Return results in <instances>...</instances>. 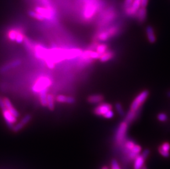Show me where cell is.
<instances>
[{
  "instance_id": "obj_1",
  "label": "cell",
  "mask_w": 170,
  "mask_h": 169,
  "mask_svg": "<svg viewBox=\"0 0 170 169\" xmlns=\"http://www.w3.org/2000/svg\"><path fill=\"white\" fill-rule=\"evenodd\" d=\"M149 94V92L147 90L143 91L140 93H139L138 95L136 96V98H134V100H133L132 103L130 105V111H138L140 108L148 97Z\"/></svg>"
},
{
  "instance_id": "obj_2",
  "label": "cell",
  "mask_w": 170,
  "mask_h": 169,
  "mask_svg": "<svg viewBox=\"0 0 170 169\" xmlns=\"http://www.w3.org/2000/svg\"><path fill=\"white\" fill-rule=\"evenodd\" d=\"M97 5L95 0H88L85 2L83 12L85 19H90L95 14L98 8Z\"/></svg>"
},
{
  "instance_id": "obj_3",
  "label": "cell",
  "mask_w": 170,
  "mask_h": 169,
  "mask_svg": "<svg viewBox=\"0 0 170 169\" xmlns=\"http://www.w3.org/2000/svg\"><path fill=\"white\" fill-rule=\"evenodd\" d=\"M128 125L127 123L124 121L121 122L118 126L115 136V141L118 145H122L126 140Z\"/></svg>"
},
{
  "instance_id": "obj_4",
  "label": "cell",
  "mask_w": 170,
  "mask_h": 169,
  "mask_svg": "<svg viewBox=\"0 0 170 169\" xmlns=\"http://www.w3.org/2000/svg\"><path fill=\"white\" fill-rule=\"evenodd\" d=\"M118 28L117 27H111L104 31L99 32L96 35V39L98 41H106L110 38L117 34Z\"/></svg>"
},
{
  "instance_id": "obj_5",
  "label": "cell",
  "mask_w": 170,
  "mask_h": 169,
  "mask_svg": "<svg viewBox=\"0 0 170 169\" xmlns=\"http://www.w3.org/2000/svg\"><path fill=\"white\" fill-rule=\"evenodd\" d=\"M51 84L50 80L46 77H41L38 80L37 83L33 87V90L35 92H39L41 90L48 88Z\"/></svg>"
},
{
  "instance_id": "obj_6",
  "label": "cell",
  "mask_w": 170,
  "mask_h": 169,
  "mask_svg": "<svg viewBox=\"0 0 170 169\" xmlns=\"http://www.w3.org/2000/svg\"><path fill=\"white\" fill-rule=\"evenodd\" d=\"M2 112L6 124L9 129L12 130L14 127V124H15L17 122V118L12 115L6 108L2 109Z\"/></svg>"
},
{
  "instance_id": "obj_7",
  "label": "cell",
  "mask_w": 170,
  "mask_h": 169,
  "mask_svg": "<svg viewBox=\"0 0 170 169\" xmlns=\"http://www.w3.org/2000/svg\"><path fill=\"white\" fill-rule=\"evenodd\" d=\"M112 109L111 104L109 103H101L94 109V113L98 116H103L107 111Z\"/></svg>"
},
{
  "instance_id": "obj_8",
  "label": "cell",
  "mask_w": 170,
  "mask_h": 169,
  "mask_svg": "<svg viewBox=\"0 0 170 169\" xmlns=\"http://www.w3.org/2000/svg\"><path fill=\"white\" fill-rule=\"evenodd\" d=\"M32 117L31 115L30 114H27L25 116H24L22 119H21V122H19L18 124L14 125V127L12 129V131L15 133L18 132L20 131L21 130L23 129L24 126H25L26 125L29 123L30 120H32Z\"/></svg>"
},
{
  "instance_id": "obj_9",
  "label": "cell",
  "mask_w": 170,
  "mask_h": 169,
  "mask_svg": "<svg viewBox=\"0 0 170 169\" xmlns=\"http://www.w3.org/2000/svg\"><path fill=\"white\" fill-rule=\"evenodd\" d=\"M35 11L38 12L39 13L41 14V15H43L45 19H50L52 18V17L54 15L53 11L50 7L43 8L40 7H37L35 8Z\"/></svg>"
},
{
  "instance_id": "obj_10",
  "label": "cell",
  "mask_w": 170,
  "mask_h": 169,
  "mask_svg": "<svg viewBox=\"0 0 170 169\" xmlns=\"http://www.w3.org/2000/svg\"><path fill=\"white\" fill-rule=\"evenodd\" d=\"M141 0H134L132 5L130 8L126 11V13L128 16H133L136 15L137 12L141 8Z\"/></svg>"
},
{
  "instance_id": "obj_11",
  "label": "cell",
  "mask_w": 170,
  "mask_h": 169,
  "mask_svg": "<svg viewBox=\"0 0 170 169\" xmlns=\"http://www.w3.org/2000/svg\"><path fill=\"white\" fill-rule=\"evenodd\" d=\"M21 64V61L20 60H16V61H13L12 62L7 64L5 66H2L0 68V73H5L10 69L19 66Z\"/></svg>"
},
{
  "instance_id": "obj_12",
  "label": "cell",
  "mask_w": 170,
  "mask_h": 169,
  "mask_svg": "<svg viewBox=\"0 0 170 169\" xmlns=\"http://www.w3.org/2000/svg\"><path fill=\"white\" fill-rule=\"evenodd\" d=\"M3 101L5 104L6 108L7 109L8 111H10L12 115H14V116L16 117L17 118H18L19 116V113L18 111H17L16 109L13 107L11 101L9 100L8 98H6L3 100Z\"/></svg>"
},
{
  "instance_id": "obj_13",
  "label": "cell",
  "mask_w": 170,
  "mask_h": 169,
  "mask_svg": "<svg viewBox=\"0 0 170 169\" xmlns=\"http://www.w3.org/2000/svg\"><path fill=\"white\" fill-rule=\"evenodd\" d=\"M170 144L168 142L164 143L159 147V152L162 156L168 158L170 156Z\"/></svg>"
},
{
  "instance_id": "obj_14",
  "label": "cell",
  "mask_w": 170,
  "mask_h": 169,
  "mask_svg": "<svg viewBox=\"0 0 170 169\" xmlns=\"http://www.w3.org/2000/svg\"><path fill=\"white\" fill-rule=\"evenodd\" d=\"M146 34L149 42L153 43L156 41V37L155 34L154 30L151 26H148L146 28Z\"/></svg>"
},
{
  "instance_id": "obj_15",
  "label": "cell",
  "mask_w": 170,
  "mask_h": 169,
  "mask_svg": "<svg viewBox=\"0 0 170 169\" xmlns=\"http://www.w3.org/2000/svg\"><path fill=\"white\" fill-rule=\"evenodd\" d=\"M100 54L96 51H87L83 53V58L84 59H99Z\"/></svg>"
},
{
  "instance_id": "obj_16",
  "label": "cell",
  "mask_w": 170,
  "mask_h": 169,
  "mask_svg": "<svg viewBox=\"0 0 170 169\" xmlns=\"http://www.w3.org/2000/svg\"><path fill=\"white\" fill-rule=\"evenodd\" d=\"M103 100H104L103 96L99 95V94L90 96L88 98V102L91 104L101 103Z\"/></svg>"
},
{
  "instance_id": "obj_17",
  "label": "cell",
  "mask_w": 170,
  "mask_h": 169,
  "mask_svg": "<svg viewBox=\"0 0 170 169\" xmlns=\"http://www.w3.org/2000/svg\"><path fill=\"white\" fill-rule=\"evenodd\" d=\"M136 18L139 22H143L146 17V8L141 7L137 12L136 15Z\"/></svg>"
},
{
  "instance_id": "obj_18",
  "label": "cell",
  "mask_w": 170,
  "mask_h": 169,
  "mask_svg": "<svg viewBox=\"0 0 170 169\" xmlns=\"http://www.w3.org/2000/svg\"><path fill=\"white\" fill-rule=\"evenodd\" d=\"M145 159L144 158L143 156L139 154L138 156L136 157L134 159V169H141L145 162Z\"/></svg>"
},
{
  "instance_id": "obj_19",
  "label": "cell",
  "mask_w": 170,
  "mask_h": 169,
  "mask_svg": "<svg viewBox=\"0 0 170 169\" xmlns=\"http://www.w3.org/2000/svg\"><path fill=\"white\" fill-rule=\"evenodd\" d=\"M139 114L138 111H128L127 115L125 118V122H126L128 124H130L132 122L134 121L136 117Z\"/></svg>"
},
{
  "instance_id": "obj_20",
  "label": "cell",
  "mask_w": 170,
  "mask_h": 169,
  "mask_svg": "<svg viewBox=\"0 0 170 169\" xmlns=\"http://www.w3.org/2000/svg\"><path fill=\"white\" fill-rule=\"evenodd\" d=\"M122 145H124V149H125L124 153L125 154H127V155L128 153L131 151L133 147H134V145H136V143L134 142H133V141L127 140L126 141H125Z\"/></svg>"
},
{
  "instance_id": "obj_21",
  "label": "cell",
  "mask_w": 170,
  "mask_h": 169,
  "mask_svg": "<svg viewBox=\"0 0 170 169\" xmlns=\"http://www.w3.org/2000/svg\"><path fill=\"white\" fill-rule=\"evenodd\" d=\"M113 57H114V53L111 51H107L106 52L100 55L99 59L101 62H106L107 61L111 60Z\"/></svg>"
},
{
  "instance_id": "obj_22",
  "label": "cell",
  "mask_w": 170,
  "mask_h": 169,
  "mask_svg": "<svg viewBox=\"0 0 170 169\" xmlns=\"http://www.w3.org/2000/svg\"><path fill=\"white\" fill-rule=\"evenodd\" d=\"M47 89L44 88L42 90H41L39 93H40V98L41 104L43 107H46L47 106Z\"/></svg>"
},
{
  "instance_id": "obj_23",
  "label": "cell",
  "mask_w": 170,
  "mask_h": 169,
  "mask_svg": "<svg viewBox=\"0 0 170 169\" xmlns=\"http://www.w3.org/2000/svg\"><path fill=\"white\" fill-rule=\"evenodd\" d=\"M47 107L50 111H53L55 108L53 96L50 94L47 96Z\"/></svg>"
},
{
  "instance_id": "obj_24",
  "label": "cell",
  "mask_w": 170,
  "mask_h": 169,
  "mask_svg": "<svg viewBox=\"0 0 170 169\" xmlns=\"http://www.w3.org/2000/svg\"><path fill=\"white\" fill-rule=\"evenodd\" d=\"M96 51L100 55L106 52L107 51V46L105 44H100L95 47Z\"/></svg>"
},
{
  "instance_id": "obj_25",
  "label": "cell",
  "mask_w": 170,
  "mask_h": 169,
  "mask_svg": "<svg viewBox=\"0 0 170 169\" xmlns=\"http://www.w3.org/2000/svg\"><path fill=\"white\" fill-rule=\"evenodd\" d=\"M28 14L30 17H32L33 18H34L37 19V20H39V21H43L44 20L45 18L44 17L41 15V14L37 12H34V11H30L28 12Z\"/></svg>"
},
{
  "instance_id": "obj_26",
  "label": "cell",
  "mask_w": 170,
  "mask_h": 169,
  "mask_svg": "<svg viewBox=\"0 0 170 169\" xmlns=\"http://www.w3.org/2000/svg\"><path fill=\"white\" fill-rule=\"evenodd\" d=\"M115 108L117 111V113L120 114L121 116H123L125 115V111L123 109L122 104L120 103H117L115 104Z\"/></svg>"
},
{
  "instance_id": "obj_27",
  "label": "cell",
  "mask_w": 170,
  "mask_h": 169,
  "mask_svg": "<svg viewBox=\"0 0 170 169\" xmlns=\"http://www.w3.org/2000/svg\"><path fill=\"white\" fill-rule=\"evenodd\" d=\"M134 0H125L123 2V8L125 11L127 10L130 8V6L132 5Z\"/></svg>"
},
{
  "instance_id": "obj_28",
  "label": "cell",
  "mask_w": 170,
  "mask_h": 169,
  "mask_svg": "<svg viewBox=\"0 0 170 169\" xmlns=\"http://www.w3.org/2000/svg\"><path fill=\"white\" fill-rule=\"evenodd\" d=\"M68 96L64 95H59L57 97V100L60 103H66Z\"/></svg>"
},
{
  "instance_id": "obj_29",
  "label": "cell",
  "mask_w": 170,
  "mask_h": 169,
  "mask_svg": "<svg viewBox=\"0 0 170 169\" xmlns=\"http://www.w3.org/2000/svg\"><path fill=\"white\" fill-rule=\"evenodd\" d=\"M111 166V169H121L117 160H116L115 159H113L112 160Z\"/></svg>"
},
{
  "instance_id": "obj_30",
  "label": "cell",
  "mask_w": 170,
  "mask_h": 169,
  "mask_svg": "<svg viewBox=\"0 0 170 169\" xmlns=\"http://www.w3.org/2000/svg\"><path fill=\"white\" fill-rule=\"evenodd\" d=\"M157 118L160 122H165L168 119V116L165 113H160L157 116Z\"/></svg>"
},
{
  "instance_id": "obj_31",
  "label": "cell",
  "mask_w": 170,
  "mask_h": 169,
  "mask_svg": "<svg viewBox=\"0 0 170 169\" xmlns=\"http://www.w3.org/2000/svg\"><path fill=\"white\" fill-rule=\"evenodd\" d=\"M114 111H112V109H111V110H109V111H107L106 113L104 114L103 116L106 119H111L114 116Z\"/></svg>"
},
{
  "instance_id": "obj_32",
  "label": "cell",
  "mask_w": 170,
  "mask_h": 169,
  "mask_svg": "<svg viewBox=\"0 0 170 169\" xmlns=\"http://www.w3.org/2000/svg\"><path fill=\"white\" fill-rule=\"evenodd\" d=\"M18 32L14 31H12L9 33V37L12 41H16V37Z\"/></svg>"
},
{
  "instance_id": "obj_33",
  "label": "cell",
  "mask_w": 170,
  "mask_h": 169,
  "mask_svg": "<svg viewBox=\"0 0 170 169\" xmlns=\"http://www.w3.org/2000/svg\"><path fill=\"white\" fill-rule=\"evenodd\" d=\"M23 40H24L23 36L21 34L18 33L17 35V37H16V42H18V43H21L23 41Z\"/></svg>"
},
{
  "instance_id": "obj_34",
  "label": "cell",
  "mask_w": 170,
  "mask_h": 169,
  "mask_svg": "<svg viewBox=\"0 0 170 169\" xmlns=\"http://www.w3.org/2000/svg\"><path fill=\"white\" fill-rule=\"evenodd\" d=\"M149 2V0H141V7L143 8H146Z\"/></svg>"
},
{
  "instance_id": "obj_35",
  "label": "cell",
  "mask_w": 170,
  "mask_h": 169,
  "mask_svg": "<svg viewBox=\"0 0 170 169\" xmlns=\"http://www.w3.org/2000/svg\"><path fill=\"white\" fill-rule=\"evenodd\" d=\"M149 153H150L149 150L145 149V151H144L143 153L141 154V156H143L144 158L146 159V158L149 156Z\"/></svg>"
},
{
  "instance_id": "obj_36",
  "label": "cell",
  "mask_w": 170,
  "mask_h": 169,
  "mask_svg": "<svg viewBox=\"0 0 170 169\" xmlns=\"http://www.w3.org/2000/svg\"><path fill=\"white\" fill-rule=\"evenodd\" d=\"M0 108L2 110L6 108L5 104L4 103V101L1 97H0Z\"/></svg>"
},
{
  "instance_id": "obj_37",
  "label": "cell",
  "mask_w": 170,
  "mask_h": 169,
  "mask_svg": "<svg viewBox=\"0 0 170 169\" xmlns=\"http://www.w3.org/2000/svg\"><path fill=\"white\" fill-rule=\"evenodd\" d=\"M141 169H147V168H146V167L145 165H144Z\"/></svg>"
},
{
  "instance_id": "obj_38",
  "label": "cell",
  "mask_w": 170,
  "mask_h": 169,
  "mask_svg": "<svg viewBox=\"0 0 170 169\" xmlns=\"http://www.w3.org/2000/svg\"><path fill=\"white\" fill-rule=\"evenodd\" d=\"M167 95H168V97H170V91H169V92H168Z\"/></svg>"
},
{
  "instance_id": "obj_39",
  "label": "cell",
  "mask_w": 170,
  "mask_h": 169,
  "mask_svg": "<svg viewBox=\"0 0 170 169\" xmlns=\"http://www.w3.org/2000/svg\"><path fill=\"white\" fill-rule=\"evenodd\" d=\"M101 169H108V167H104Z\"/></svg>"
}]
</instances>
